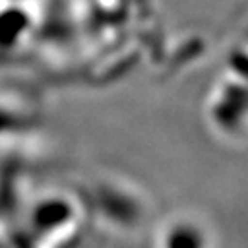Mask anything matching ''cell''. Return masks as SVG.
<instances>
[{"label":"cell","instance_id":"cell-1","mask_svg":"<svg viewBox=\"0 0 248 248\" xmlns=\"http://www.w3.org/2000/svg\"><path fill=\"white\" fill-rule=\"evenodd\" d=\"M155 248H212V237L201 221L173 217L158 230Z\"/></svg>","mask_w":248,"mask_h":248}]
</instances>
